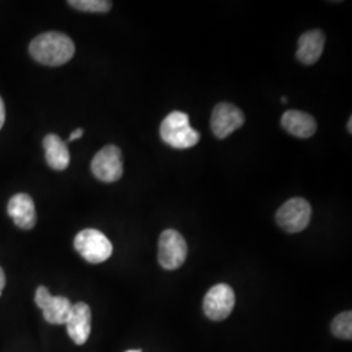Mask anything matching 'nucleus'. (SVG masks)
I'll return each mask as SVG.
<instances>
[{"mask_svg": "<svg viewBox=\"0 0 352 352\" xmlns=\"http://www.w3.org/2000/svg\"><path fill=\"white\" fill-rule=\"evenodd\" d=\"M75 51L74 41L59 32L39 34L29 46L32 58L38 63L49 67H59L68 63L74 58Z\"/></svg>", "mask_w": 352, "mask_h": 352, "instance_id": "1", "label": "nucleus"}, {"mask_svg": "<svg viewBox=\"0 0 352 352\" xmlns=\"http://www.w3.org/2000/svg\"><path fill=\"white\" fill-rule=\"evenodd\" d=\"M161 138L174 149H189L200 141V133L189 126L188 113L173 111L164 118L161 128Z\"/></svg>", "mask_w": 352, "mask_h": 352, "instance_id": "2", "label": "nucleus"}, {"mask_svg": "<svg viewBox=\"0 0 352 352\" xmlns=\"http://www.w3.org/2000/svg\"><path fill=\"white\" fill-rule=\"evenodd\" d=\"M76 251L90 264H101L113 254V244L104 234L96 228H87L76 235Z\"/></svg>", "mask_w": 352, "mask_h": 352, "instance_id": "3", "label": "nucleus"}, {"mask_svg": "<svg viewBox=\"0 0 352 352\" xmlns=\"http://www.w3.org/2000/svg\"><path fill=\"white\" fill-rule=\"evenodd\" d=\"M188 254L186 239L176 230H164L158 240V263L166 270H176Z\"/></svg>", "mask_w": 352, "mask_h": 352, "instance_id": "4", "label": "nucleus"}, {"mask_svg": "<svg viewBox=\"0 0 352 352\" xmlns=\"http://www.w3.org/2000/svg\"><path fill=\"white\" fill-rule=\"evenodd\" d=\"M312 217L309 202L302 197H294L285 202L276 214L277 223L289 234H298L305 230Z\"/></svg>", "mask_w": 352, "mask_h": 352, "instance_id": "5", "label": "nucleus"}, {"mask_svg": "<svg viewBox=\"0 0 352 352\" xmlns=\"http://www.w3.org/2000/svg\"><path fill=\"white\" fill-rule=\"evenodd\" d=\"M123 155L115 145H107L91 161V173L103 183H115L123 176Z\"/></svg>", "mask_w": 352, "mask_h": 352, "instance_id": "6", "label": "nucleus"}, {"mask_svg": "<svg viewBox=\"0 0 352 352\" xmlns=\"http://www.w3.org/2000/svg\"><path fill=\"white\" fill-rule=\"evenodd\" d=\"M235 305V292L226 283L215 285L209 289L204 299V312L213 321L226 320Z\"/></svg>", "mask_w": 352, "mask_h": 352, "instance_id": "7", "label": "nucleus"}, {"mask_svg": "<svg viewBox=\"0 0 352 352\" xmlns=\"http://www.w3.org/2000/svg\"><path fill=\"white\" fill-rule=\"evenodd\" d=\"M245 122L244 113L232 103L221 102L214 107L210 126L217 139H226Z\"/></svg>", "mask_w": 352, "mask_h": 352, "instance_id": "8", "label": "nucleus"}, {"mask_svg": "<svg viewBox=\"0 0 352 352\" xmlns=\"http://www.w3.org/2000/svg\"><path fill=\"white\" fill-rule=\"evenodd\" d=\"M36 304L45 320L52 325H63L67 322L68 315L72 308V302L64 296H52L50 291L45 286H39L36 291Z\"/></svg>", "mask_w": 352, "mask_h": 352, "instance_id": "9", "label": "nucleus"}, {"mask_svg": "<svg viewBox=\"0 0 352 352\" xmlns=\"http://www.w3.org/2000/svg\"><path fill=\"white\" fill-rule=\"evenodd\" d=\"M65 325L69 338L76 344L87 343L91 331V311L88 304L82 302L72 304Z\"/></svg>", "mask_w": 352, "mask_h": 352, "instance_id": "10", "label": "nucleus"}, {"mask_svg": "<svg viewBox=\"0 0 352 352\" xmlns=\"http://www.w3.org/2000/svg\"><path fill=\"white\" fill-rule=\"evenodd\" d=\"M8 215L16 226L23 230H32L36 226L37 214L33 199L26 193H17L8 202Z\"/></svg>", "mask_w": 352, "mask_h": 352, "instance_id": "11", "label": "nucleus"}, {"mask_svg": "<svg viewBox=\"0 0 352 352\" xmlns=\"http://www.w3.org/2000/svg\"><path fill=\"white\" fill-rule=\"evenodd\" d=\"M325 34L318 29L302 34L298 42L299 47L296 51V59L305 65L317 63L325 47Z\"/></svg>", "mask_w": 352, "mask_h": 352, "instance_id": "12", "label": "nucleus"}, {"mask_svg": "<svg viewBox=\"0 0 352 352\" xmlns=\"http://www.w3.org/2000/svg\"><path fill=\"white\" fill-rule=\"evenodd\" d=\"M280 124L289 135L299 139L312 138L317 131L315 118L299 110H289L283 113Z\"/></svg>", "mask_w": 352, "mask_h": 352, "instance_id": "13", "label": "nucleus"}, {"mask_svg": "<svg viewBox=\"0 0 352 352\" xmlns=\"http://www.w3.org/2000/svg\"><path fill=\"white\" fill-rule=\"evenodd\" d=\"M43 148L47 164L55 171H64L71 161L67 144L58 135L50 133L43 139Z\"/></svg>", "mask_w": 352, "mask_h": 352, "instance_id": "14", "label": "nucleus"}, {"mask_svg": "<svg viewBox=\"0 0 352 352\" xmlns=\"http://www.w3.org/2000/svg\"><path fill=\"white\" fill-rule=\"evenodd\" d=\"M331 333L340 340H350L352 338V312H343L337 316L331 322Z\"/></svg>", "mask_w": 352, "mask_h": 352, "instance_id": "15", "label": "nucleus"}, {"mask_svg": "<svg viewBox=\"0 0 352 352\" xmlns=\"http://www.w3.org/2000/svg\"><path fill=\"white\" fill-rule=\"evenodd\" d=\"M68 4L82 12H109L113 7L111 1L107 0H69Z\"/></svg>", "mask_w": 352, "mask_h": 352, "instance_id": "16", "label": "nucleus"}, {"mask_svg": "<svg viewBox=\"0 0 352 352\" xmlns=\"http://www.w3.org/2000/svg\"><path fill=\"white\" fill-rule=\"evenodd\" d=\"M4 122H6V106L0 97V129H1V126H4Z\"/></svg>", "mask_w": 352, "mask_h": 352, "instance_id": "17", "label": "nucleus"}, {"mask_svg": "<svg viewBox=\"0 0 352 352\" xmlns=\"http://www.w3.org/2000/svg\"><path fill=\"white\" fill-rule=\"evenodd\" d=\"M84 135V129L82 128H77L76 131H74L71 135H69V140L68 141H75V140L81 139Z\"/></svg>", "mask_w": 352, "mask_h": 352, "instance_id": "18", "label": "nucleus"}, {"mask_svg": "<svg viewBox=\"0 0 352 352\" xmlns=\"http://www.w3.org/2000/svg\"><path fill=\"white\" fill-rule=\"evenodd\" d=\"M4 286H6V276H4V272H3V269L0 267V296H1V292H3Z\"/></svg>", "mask_w": 352, "mask_h": 352, "instance_id": "19", "label": "nucleus"}, {"mask_svg": "<svg viewBox=\"0 0 352 352\" xmlns=\"http://www.w3.org/2000/svg\"><path fill=\"white\" fill-rule=\"evenodd\" d=\"M347 128H349V133H352V118L349 119V126H347Z\"/></svg>", "mask_w": 352, "mask_h": 352, "instance_id": "20", "label": "nucleus"}, {"mask_svg": "<svg viewBox=\"0 0 352 352\" xmlns=\"http://www.w3.org/2000/svg\"><path fill=\"white\" fill-rule=\"evenodd\" d=\"M286 102H287V98L283 97V98H282V103H286Z\"/></svg>", "mask_w": 352, "mask_h": 352, "instance_id": "21", "label": "nucleus"}, {"mask_svg": "<svg viewBox=\"0 0 352 352\" xmlns=\"http://www.w3.org/2000/svg\"><path fill=\"white\" fill-rule=\"evenodd\" d=\"M126 352H141V351H140V350H129V351H126Z\"/></svg>", "mask_w": 352, "mask_h": 352, "instance_id": "22", "label": "nucleus"}]
</instances>
